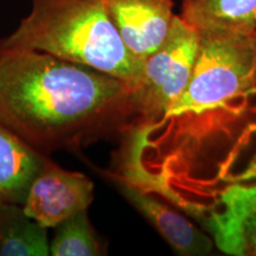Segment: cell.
<instances>
[{"label": "cell", "instance_id": "cell-1", "mask_svg": "<svg viewBox=\"0 0 256 256\" xmlns=\"http://www.w3.org/2000/svg\"><path fill=\"white\" fill-rule=\"evenodd\" d=\"M130 92L84 64L40 51L0 52V122L46 156L128 130Z\"/></svg>", "mask_w": 256, "mask_h": 256}, {"label": "cell", "instance_id": "cell-2", "mask_svg": "<svg viewBox=\"0 0 256 256\" xmlns=\"http://www.w3.org/2000/svg\"><path fill=\"white\" fill-rule=\"evenodd\" d=\"M191 216L220 250L242 255V226L256 211V87L220 122L136 183Z\"/></svg>", "mask_w": 256, "mask_h": 256}, {"label": "cell", "instance_id": "cell-3", "mask_svg": "<svg viewBox=\"0 0 256 256\" xmlns=\"http://www.w3.org/2000/svg\"><path fill=\"white\" fill-rule=\"evenodd\" d=\"M255 87L252 37L200 34L185 90L156 122L127 130L120 176H134L168 158L241 106Z\"/></svg>", "mask_w": 256, "mask_h": 256}, {"label": "cell", "instance_id": "cell-4", "mask_svg": "<svg viewBox=\"0 0 256 256\" xmlns=\"http://www.w3.org/2000/svg\"><path fill=\"white\" fill-rule=\"evenodd\" d=\"M40 51L84 64L139 84L144 62L127 49L106 10L104 0H32L31 11L8 37L0 52Z\"/></svg>", "mask_w": 256, "mask_h": 256}, {"label": "cell", "instance_id": "cell-5", "mask_svg": "<svg viewBox=\"0 0 256 256\" xmlns=\"http://www.w3.org/2000/svg\"><path fill=\"white\" fill-rule=\"evenodd\" d=\"M200 43V31L176 14L168 37L145 60L139 84L130 92V128L156 122L177 101L191 78Z\"/></svg>", "mask_w": 256, "mask_h": 256}, {"label": "cell", "instance_id": "cell-6", "mask_svg": "<svg viewBox=\"0 0 256 256\" xmlns=\"http://www.w3.org/2000/svg\"><path fill=\"white\" fill-rule=\"evenodd\" d=\"M92 198L94 184L87 176L64 170L48 158L28 188L23 208L28 216L49 229L88 210Z\"/></svg>", "mask_w": 256, "mask_h": 256}, {"label": "cell", "instance_id": "cell-7", "mask_svg": "<svg viewBox=\"0 0 256 256\" xmlns=\"http://www.w3.org/2000/svg\"><path fill=\"white\" fill-rule=\"evenodd\" d=\"M106 10L127 49L145 62L168 37L174 0H104Z\"/></svg>", "mask_w": 256, "mask_h": 256}, {"label": "cell", "instance_id": "cell-8", "mask_svg": "<svg viewBox=\"0 0 256 256\" xmlns=\"http://www.w3.org/2000/svg\"><path fill=\"white\" fill-rule=\"evenodd\" d=\"M114 182L128 203L145 217L177 254L184 256L210 254L214 247L212 238L191 223L183 215V211L159 194L119 179H114Z\"/></svg>", "mask_w": 256, "mask_h": 256}, {"label": "cell", "instance_id": "cell-9", "mask_svg": "<svg viewBox=\"0 0 256 256\" xmlns=\"http://www.w3.org/2000/svg\"><path fill=\"white\" fill-rule=\"evenodd\" d=\"M180 17L200 34L254 37L256 0H183Z\"/></svg>", "mask_w": 256, "mask_h": 256}, {"label": "cell", "instance_id": "cell-10", "mask_svg": "<svg viewBox=\"0 0 256 256\" xmlns=\"http://www.w3.org/2000/svg\"><path fill=\"white\" fill-rule=\"evenodd\" d=\"M46 159L0 122V203L23 206Z\"/></svg>", "mask_w": 256, "mask_h": 256}, {"label": "cell", "instance_id": "cell-11", "mask_svg": "<svg viewBox=\"0 0 256 256\" xmlns=\"http://www.w3.org/2000/svg\"><path fill=\"white\" fill-rule=\"evenodd\" d=\"M48 255V228L28 216L22 204L0 203V256Z\"/></svg>", "mask_w": 256, "mask_h": 256}, {"label": "cell", "instance_id": "cell-12", "mask_svg": "<svg viewBox=\"0 0 256 256\" xmlns=\"http://www.w3.org/2000/svg\"><path fill=\"white\" fill-rule=\"evenodd\" d=\"M52 256H100L106 255L104 243L83 210L56 226V234L50 242Z\"/></svg>", "mask_w": 256, "mask_h": 256}, {"label": "cell", "instance_id": "cell-13", "mask_svg": "<svg viewBox=\"0 0 256 256\" xmlns=\"http://www.w3.org/2000/svg\"><path fill=\"white\" fill-rule=\"evenodd\" d=\"M242 255L256 256V211L243 223Z\"/></svg>", "mask_w": 256, "mask_h": 256}, {"label": "cell", "instance_id": "cell-14", "mask_svg": "<svg viewBox=\"0 0 256 256\" xmlns=\"http://www.w3.org/2000/svg\"><path fill=\"white\" fill-rule=\"evenodd\" d=\"M252 54H254V82L256 87V34L252 37Z\"/></svg>", "mask_w": 256, "mask_h": 256}]
</instances>
